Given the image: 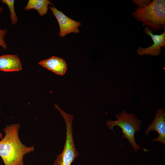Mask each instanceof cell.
Returning <instances> with one entry per match:
<instances>
[{
  "label": "cell",
  "instance_id": "5b68a950",
  "mask_svg": "<svg viewBox=\"0 0 165 165\" xmlns=\"http://www.w3.org/2000/svg\"><path fill=\"white\" fill-rule=\"evenodd\" d=\"M49 8L58 22L60 28L59 35L60 37H64L71 33L76 34L79 32V27L81 25L80 22L68 17L53 5L50 6Z\"/></svg>",
  "mask_w": 165,
  "mask_h": 165
},
{
  "label": "cell",
  "instance_id": "4fadbf2b",
  "mask_svg": "<svg viewBox=\"0 0 165 165\" xmlns=\"http://www.w3.org/2000/svg\"><path fill=\"white\" fill-rule=\"evenodd\" d=\"M132 2L136 4L138 8H144L148 6L152 2L149 0H133Z\"/></svg>",
  "mask_w": 165,
  "mask_h": 165
},
{
  "label": "cell",
  "instance_id": "3957f363",
  "mask_svg": "<svg viewBox=\"0 0 165 165\" xmlns=\"http://www.w3.org/2000/svg\"><path fill=\"white\" fill-rule=\"evenodd\" d=\"M132 15L143 24L154 31L162 29L165 25V1L154 0L148 6L136 8Z\"/></svg>",
  "mask_w": 165,
  "mask_h": 165
},
{
  "label": "cell",
  "instance_id": "5bb4252c",
  "mask_svg": "<svg viewBox=\"0 0 165 165\" xmlns=\"http://www.w3.org/2000/svg\"><path fill=\"white\" fill-rule=\"evenodd\" d=\"M1 1L0 0V1ZM3 10V9L2 7L0 6V13L2 12Z\"/></svg>",
  "mask_w": 165,
  "mask_h": 165
},
{
  "label": "cell",
  "instance_id": "30bf717a",
  "mask_svg": "<svg viewBox=\"0 0 165 165\" xmlns=\"http://www.w3.org/2000/svg\"><path fill=\"white\" fill-rule=\"evenodd\" d=\"M50 5H53L49 0H29L24 9L25 10L35 9L39 15L42 16L47 13Z\"/></svg>",
  "mask_w": 165,
  "mask_h": 165
},
{
  "label": "cell",
  "instance_id": "8992f818",
  "mask_svg": "<svg viewBox=\"0 0 165 165\" xmlns=\"http://www.w3.org/2000/svg\"><path fill=\"white\" fill-rule=\"evenodd\" d=\"M164 31L161 35L153 34L151 29L148 27L144 28L145 33L147 35L151 36L153 40V44L151 46L146 48L138 47L137 50V53L141 56L149 55L157 56L159 55L162 52V47L165 46V27H163Z\"/></svg>",
  "mask_w": 165,
  "mask_h": 165
},
{
  "label": "cell",
  "instance_id": "7a4b0ae2",
  "mask_svg": "<svg viewBox=\"0 0 165 165\" xmlns=\"http://www.w3.org/2000/svg\"><path fill=\"white\" fill-rule=\"evenodd\" d=\"M115 117L117 119L116 120L107 121L106 125L109 129L113 130L116 126L119 127L122 129L121 133L123 134V138L128 140L136 153L140 148L144 152L148 151V150L139 146L135 140V133L140 131L142 121L139 119L136 115L132 113H127L125 111L117 113Z\"/></svg>",
  "mask_w": 165,
  "mask_h": 165
},
{
  "label": "cell",
  "instance_id": "277c9868",
  "mask_svg": "<svg viewBox=\"0 0 165 165\" xmlns=\"http://www.w3.org/2000/svg\"><path fill=\"white\" fill-rule=\"evenodd\" d=\"M55 108L60 112L64 118L66 125V138L62 152L56 159L53 165H71L78 156V152L75 146L73 141L72 123L73 116L63 111L56 104Z\"/></svg>",
  "mask_w": 165,
  "mask_h": 165
},
{
  "label": "cell",
  "instance_id": "ba28073f",
  "mask_svg": "<svg viewBox=\"0 0 165 165\" xmlns=\"http://www.w3.org/2000/svg\"><path fill=\"white\" fill-rule=\"evenodd\" d=\"M38 64L55 74L61 75H64L67 69L65 61L62 58L54 56L41 61Z\"/></svg>",
  "mask_w": 165,
  "mask_h": 165
},
{
  "label": "cell",
  "instance_id": "9a60e30c",
  "mask_svg": "<svg viewBox=\"0 0 165 165\" xmlns=\"http://www.w3.org/2000/svg\"></svg>",
  "mask_w": 165,
  "mask_h": 165
},
{
  "label": "cell",
  "instance_id": "8fae6325",
  "mask_svg": "<svg viewBox=\"0 0 165 165\" xmlns=\"http://www.w3.org/2000/svg\"><path fill=\"white\" fill-rule=\"evenodd\" d=\"M2 2L6 4L9 9L10 12V17L12 25L16 24L18 21V17L14 9V0H2Z\"/></svg>",
  "mask_w": 165,
  "mask_h": 165
},
{
  "label": "cell",
  "instance_id": "52a82bcc",
  "mask_svg": "<svg viewBox=\"0 0 165 165\" xmlns=\"http://www.w3.org/2000/svg\"><path fill=\"white\" fill-rule=\"evenodd\" d=\"M153 130L156 131L159 135L153 141H157L165 145V111L162 108L156 112L154 119L145 131V134L147 135Z\"/></svg>",
  "mask_w": 165,
  "mask_h": 165
},
{
  "label": "cell",
  "instance_id": "7c38bea8",
  "mask_svg": "<svg viewBox=\"0 0 165 165\" xmlns=\"http://www.w3.org/2000/svg\"><path fill=\"white\" fill-rule=\"evenodd\" d=\"M6 32V30L0 29V46L5 50L7 49V46L4 40V37Z\"/></svg>",
  "mask_w": 165,
  "mask_h": 165
},
{
  "label": "cell",
  "instance_id": "6da1fadb",
  "mask_svg": "<svg viewBox=\"0 0 165 165\" xmlns=\"http://www.w3.org/2000/svg\"><path fill=\"white\" fill-rule=\"evenodd\" d=\"M19 124L7 125L4 138L0 141V156L5 165H24L23 157L34 151V146L27 147L20 141L18 135Z\"/></svg>",
  "mask_w": 165,
  "mask_h": 165
},
{
  "label": "cell",
  "instance_id": "9c48e42d",
  "mask_svg": "<svg viewBox=\"0 0 165 165\" xmlns=\"http://www.w3.org/2000/svg\"><path fill=\"white\" fill-rule=\"evenodd\" d=\"M22 69L21 62L16 55L0 56V71L6 72L18 71Z\"/></svg>",
  "mask_w": 165,
  "mask_h": 165
}]
</instances>
